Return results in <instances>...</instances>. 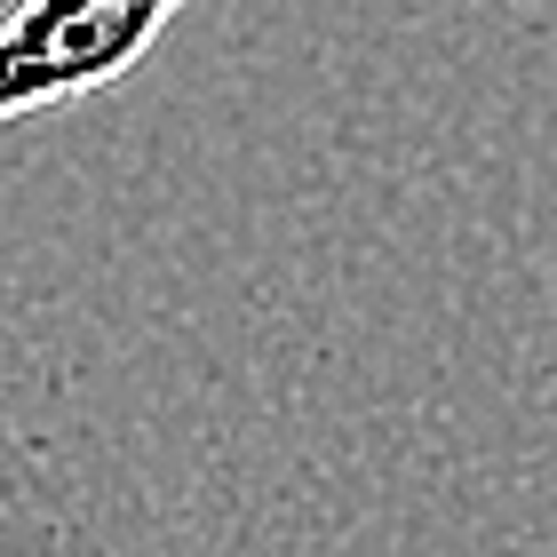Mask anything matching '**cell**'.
Listing matches in <instances>:
<instances>
[{
    "label": "cell",
    "mask_w": 557,
    "mask_h": 557,
    "mask_svg": "<svg viewBox=\"0 0 557 557\" xmlns=\"http://www.w3.org/2000/svg\"><path fill=\"white\" fill-rule=\"evenodd\" d=\"M175 9L191 0H24L16 16H0V120L112 88L151 57Z\"/></svg>",
    "instance_id": "cell-1"
}]
</instances>
